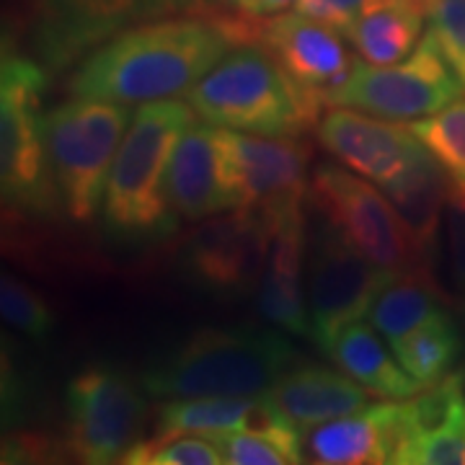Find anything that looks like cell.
<instances>
[{"label": "cell", "mask_w": 465, "mask_h": 465, "mask_svg": "<svg viewBox=\"0 0 465 465\" xmlns=\"http://www.w3.org/2000/svg\"><path fill=\"white\" fill-rule=\"evenodd\" d=\"M262 18L217 8L137 24L84 57L67 88L124 106L183 99L228 52L256 45Z\"/></svg>", "instance_id": "6da1fadb"}, {"label": "cell", "mask_w": 465, "mask_h": 465, "mask_svg": "<svg viewBox=\"0 0 465 465\" xmlns=\"http://www.w3.org/2000/svg\"><path fill=\"white\" fill-rule=\"evenodd\" d=\"M183 99L150 101L134 112L104 192V232L116 246H150L171 238L179 217L166 200V168L183 130L194 122Z\"/></svg>", "instance_id": "7a4b0ae2"}, {"label": "cell", "mask_w": 465, "mask_h": 465, "mask_svg": "<svg viewBox=\"0 0 465 465\" xmlns=\"http://www.w3.org/2000/svg\"><path fill=\"white\" fill-rule=\"evenodd\" d=\"M295 362L290 339L269 329H200L158 354L143 372L153 399L264 396Z\"/></svg>", "instance_id": "3957f363"}, {"label": "cell", "mask_w": 465, "mask_h": 465, "mask_svg": "<svg viewBox=\"0 0 465 465\" xmlns=\"http://www.w3.org/2000/svg\"><path fill=\"white\" fill-rule=\"evenodd\" d=\"M183 101L215 127L264 137H300L316 130L323 109L321 96L298 84L262 45L228 52L183 94Z\"/></svg>", "instance_id": "277c9868"}, {"label": "cell", "mask_w": 465, "mask_h": 465, "mask_svg": "<svg viewBox=\"0 0 465 465\" xmlns=\"http://www.w3.org/2000/svg\"><path fill=\"white\" fill-rule=\"evenodd\" d=\"M45 88L47 67L5 42L0 65V192L5 213L29 220L63 210L47 148Z\"/></svg>", "instance_id": "5b68a950"}, {"label": "cell", "mask_w": 465, "mask_h": 465, "mask_svg": "<svg viewBox=\"0 0 465 465\" xmlns=\"http://www.w3.org/2000/svg\"><path fill=\"white\" fill-rule=\"evenodd\" d=\"M130 122L124 104L84 96H73L47 112L52 173L70 220L85 225L101 213L109 171Z\"/></svg>", "instance_id": "8992f818"}, {"label": "cell", "mask_w": 465, "mask_h": 465, "mask_svg": "<svg viewBox=\"0 0 465 465\" xmlns=\"http://www.w3.org/2000/svg\"><path fill=\"white\" fill-rule=\"evenodd\" d=\"M308 194L316 213L329 217L372 264L396 277H414L437 287V269L416 246L393 200L375 182L344 166L321 161L311 171Z\"/></svg>", "instance_id": "52a82bcc"}, {"label": "cell", "mask_w": 465, "mask_h": 465, "mask_svg": "<svg viewBox=\"0 0 465 465\" xmlns=\"http://www.w3.org/2000/svg\"><path fill=\"white\" fill-rule=\"evenodd\" d=\"M223 0H16L45 67L81 63L104 42L155 18L217 11Z\"/></svg>", "instance_id": "ba28073f"}, {"label": "cell", "mask_w": 465, "mask_h": 465, "mask_svg": "<svg viewBox=\"0 0 465 465\" xmlns=\"http://www.w3.org/2000/svg\"><path fill=\"white\" fill-rule=\"evenodd\" d=\"M463 94L460 78L445 60L434 34L427 32L416 50L401 63H357L347 81L323 96V104L351 106L393 122H416L445 109Z\"/></svg>", "instance_id": "9c48e42d"}, {"label": "cell", "mask_w": 465, "mask_h": 465, "mask_svg": "<svg viewBox=\"0 0 465 465\" xmlns=\"http://www.w3.org/2000/svg\"><path fill=\"white\" fill-rule=\"evenodd\" d=\"M393 280L399 277L372 264L329 217L316 213L308 235V311L311 339L323 354L349 323L370 313V305Z\"/></svg>", "instance_id": "30bf717a"}, {"label": "cell", "mask_w": 465, "mask_h": 465, "mask_svg": "<svg viewBox=\"0 0 465 465\" xmlns=\"http://www.w3.org/2000/svg\"><path fill=\"white\" fill-rule=\"evenodd\" d=\"M140 385L127 372L104 365L85 367L70 381L65 445L78 463H122L124 452L140 442L148 421Z\"/></svg>", "instance_id": "8fae6325"}, {"label": "cell", "mask_w": 465, "mask_h": 465, "mask_svg": "<svg viewBox=\"0 0 465 465\" xmlns=\"http://www.w3.org/2000/svg\"><path fill=\"white\" fill-rule=\"evenodd\" d=\"M269 241L264 210H228L202 220L179 246L186 282L215 298H243L262 282Z\"/></svg>", "instance_id": "7c38bea8"}, {"label": "cell", "mask_w": 465, "mask_h": 465, "mask_svg": "<svg viewBox=\"0 0 465 465\" xmlns=\"http://www.w3.org/2000/svg\"><path fill=\"white\" fill-rule=\"evenodd\" d=\"M220 145L235 210H264L302 200L308 192L313 148L298 137H264L220 127Z\"/></svg>", "instance_id": "4fadbf2b"}, {"label": "cell", "mask_w": 465, "mask_h": 465, "mask_svg": "<svg viewBox=\"0 0 465 465\" xmlns=\"http://www.w3.org/2000/svg\"><path fill=\"white\" fill-rule=\"evenodd\" d=\"M316 140L341 166L375 182L381 189L401 176L424 148L411 127H401L393 119L351 106H329V112L318 119Z\"/></svg>", "instance_id": "5bb4252c"}, {"label": "cell", "mask_w": 465, "mask_h": 465, "mask_svg": "<svg viewBox=\"0 0 465 465\" xmlns=\"http://www.w3.org/2000/svg\"><path fill=\"white\" fill-rule=\"evenodd\" d=\"M269 241L256 305L266 323L295 336H313L308 292L302 287V259L308 256L302 200L264 207Z\"/></svg>", "instance_id": "9a60e30c"}, {"label": "cell", "mask_w": 465, "mask_h": 465, "mask_svg": "<svg viewBox=\"0 0 465 465\" xmlns=\"http://www.w3.org/2000/svg\"><path fill=\"white\" fill-rule=\"evenodd\" d=\"M341 36L344 34L316 18L302 16L298 11H280L259 21L256 45L272 52L298 84L323 101L331 88L347 81L351 67L357 65Z\"/></svg>", "instance_id": "2e32d148"}, {"label": "cell", "mask_w": 465, "mask_h": 465, "mask_svg": "<svg viewBox=\"0 0 465 465\" xmlns=\"http://www.w3.org/2000/svg\"><path fill=\"white\" fill-rule=\"evenodd\" d=\"M166 200L186 223L235 210L225 182L220 127L202 119L183 130L166 168Z\"/></svg>", "instance_id": "e0dca14e"}, {"label": "cell", "mask_w": 465, "mask_h": 465, "mask_svg": "<svg viewBox=\"0 0 465 465\" xmlns=\"http://www.w3.org/2000/svg\"><path fill=\"white\" fill-rule=\"evenodd\" d=\"M401 445V403H372L308 432V460L321 465L393 463Z\"/></svg>", "instance_id": "ac0fdd59"}, {"label": "cell", "mask_w": 465, "mask_h": 465, "mask_svg": "<svg viewBox=\"0 0 465 465\" xmlns=\"http://www.w3.org/2000/svg\"><path fill=\"white\" fill-rule=\"evenodd\" d=\"M269 396L300 432L308 434L318 424L362 409L370 393L344 370L336 372L313 362H292L274 382Z\"/></svg>", "instance_id": "d6986e66"}, {"label": "cell", "mask_w": 465, "mask_h": 465, "mask_svg": "<svg viewBox=\"0 0 465 465\" xmlns=\"http://www.w3.org/2000/svg\"><path fill=\"white\" fill-rule=\"evenodd\" d=\"M282 409L264 396H200V399H166L158 409L155 432L150 437L168 440L179 434L215 437L241 430H262L282 421Z\"/></svg>", "instance_id": "ffe728a7"}, {"label": "cell", "mask_w": 465, "mask_h": 465, "mask_svg": "<svg viewBox=\"0 0 465 465\" xmlns=\"http://www.w3.org/2000/svg\"><path fill=\"white\" fill-rule=\"evenodd\" d=\"M382 192L393 200L424 259L437 266L440 228L445 223V207L450 200V179L445 168L424 145L401 176L382 186Z\"/></svg>", "instance_id": "44dd1931"}, {"label": "cell", "mask_w": 465, "mask_h": 465, "mask_svg": "<svg viewBox=\"0 0 465 465\" xmlns=\"http://www.w3.org/2000/svg\"><path fill=\"white\" fill-rule=\"evenodd\" d=\"M378 329L365 321L349 323L326 349V357L344 370L349 378L360 382L370 396L406 401L416 396L424 385L403 370L391 344L385 347Z\"/></svg>", "instance_id": "7402d4cb"}, {"label": "cell", "mask_w": 465, "mask_h": 465, "mask_svg": "<svg viewBox=\"0 0 465 465\" xmlns=\"http://www.w3.org/2000/svg\"><path fill=\"white\" fill-rule=\"evenodd\" d=\"M430 5L424 0H367L347 42L372 65H393L421 42Z\"/></svg>", "instance_id": "603a6c76"}, {"label": "cell", "mask_w": 465, "mask_h": 465, "mask_svg": "<svg viewBox=\"0 0 465 465\" xmlns=\"http://www.w3.org/2000/svg\"><path fill=\"white\" fill-rule=\"evenodd\" d=\"M403 370L419 385H432L448 375L463 351V336L448 311H440L427 323L406 333L399 341H391Z\"/></svg>", "instance_id": "cb8c5ba5"}, {"label": "cell", "mask_w": 465, "mask_h": 465, "mask_svg": "<svg viewBox=\"0 0 465 465\" xmlns=\"http://www.w3.org/2000/svg\"><path fill=\"white\" fill-rule=\"evenodd\" d=\"M442 287L414 277H399L382 290L370 305V323L391 341H399L406 333L419 329L442 308Z\"/></svg>", "instance_id": "d4e9b609"}, {"label": "cell", "mask_w": 465, "mask_h": 465, "mask_svg": "<svg viewBox=\"0 0 465 465\" xmlns=\"http://www.w3.org/2000/svg\"><path fill=\"white\" fill-rule=\"evenodd\" d=\"M298 427L282 419L262 430H241L210 437L231 465H295L305 460Z\"/></svg>", "instance_id": "484cf974"}, {"label": "cell", "mask_w": 465, "mask_h": 465, "mask_svg": "<svg viewBox=\"0 0 465 465\" xmlns=\"http://www.w3.org/2000/svg\"><path fill=\"white\" fill-rule=\"evenodd\" d=\"M450 179V197L465 200V99L409 124Z\"/></svg>", "instance_id": "4316f807"}, {"label": "cell", "mask_w": 465, "mask_h": 465, "mask_svg": "<svg viewBox=\"0 0 465 465\" xmlns=\"http://www.w3.org/2000/svg\"><path fill=\"white\" fill-rule=\"evenodd\" d=\"M399 465H465V399L430 432L414 434L396 452Z\"/></svg>", "instance_id": "83f0119b"}, {"label": "cell", "mask_w": 465, "mask_h": 465, "mask_svg": "<svg viewBox=\"0 0 465 465\" xmlns=\"http://www.w3.org/2000/svg\"><path fill=\"white\" fill-rule=\"evenodd\" d=\"M124 465H220L225 463L223 452L210 437L179 434L168 440L145 437L134 442L122 458Z\"/></svg>", "instance_id": "f1b7e54d"}, {"label": "cell", "mask_w": 465, "mask_h": 465, "mask_svg": "<svg viewBox=\"0 0 465 465\" xmlns=\"http://www.w3.org/2000/svg\"><path fill=\"white\" fill-rule=\"evenodd\" d=\"M0 311L3 321L29 339L45 341L54 329V316L47 300L42 298L32 284L3 272L0 277Z\"/></svg>", "instance_id": "f546056e"}, {"label": "cell", "mask_w": 465, "mask_h": 465, "mask_svg": "<svg viewBox=\"0 0 465 465\" xmlns=\"http://www.w3.org/2000/svg\"><path fill=\"white\" fill-rule=\"evenodd\" d=\"M430 32L465 88V0H432Z\"/></svg>", "instance_id": "4dcf8cb0"}, {"label": "cell", "mask_w": 465, "mask_h": 465, "mask_svg": "<svg viewBox=\"0 0 465 465\" xmlns=\"http://www.w3.org/2000/svg\"><path fill=\"white\" fill-rule=\"evenodd\" d=\"M445 264L452 298L465 313V200L450 197L445 207Z\"/></svg>", "instance_id": "1f68e13d"}, {"label": "cell", "mask_w": 465, "mask_h": 465, "mask_svg": "<svg viewBox=\"0 0 465 465\" xmlns=\"http://www.w3.org/2000/svg\"><path fill=\"white\" fill-rule=\"evenodd\" d=\"M367 0H295V11L349 36Z\"/></svg>", "instance_id": "d6a6232c"}, {"label": "cell", "mask_w": 465, "mask_h": 465, "mask_svg": "<svg viewBox=\"0 0 465 465\" xmlns=\"http://www.w3.org/2000/svg\"><path fill=\"white\" fill-rule=\"evenodd\" d=\"M223 5H228L231 11H238V14H246V16H266L262 0H223Z\"/></svg>", "instance_id": "836d02e7"}, {"label": "cell", "mask_w": 465, "mask_h": 465, "mask_svg": "<svg viewBox=\"0 0 465 465\" xmlns=\"http://www.w3.org/2000/svg\"><path fill=\"white\" fill-rule=\"evenodd\" d=\"M264 3V14H280L287 5H295V0H262Z\"/></svg>", "instance_id": "e575fe53"}, {"label": "cell", "mask_w": 465, "mask_h": 465, "mask_svg": "<svg viewBox=\"0 0 465 465\" xmlns=\"http://www.w3.org/2000/svg\"><path fill=\"white\" fill-rule=\"evenodd\" d=\"M424 3H427V5H430V8H432V0H424Z\"/></svg>", "instance_id": "d590c367"}]
</instances>
